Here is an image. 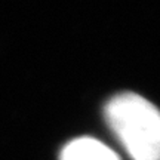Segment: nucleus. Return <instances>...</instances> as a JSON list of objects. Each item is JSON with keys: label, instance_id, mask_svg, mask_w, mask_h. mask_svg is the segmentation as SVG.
I'll return each instance as SVG.
<instances>
[{"label": "nucleus", "instance_id": "nucleus-1", "mask_svg": "<svg viewBox=\"0 0 160 160\" xmlns=\"http://www.w3.org/2000/svg\"><path fill=\"white\" fill-rule=\"evenodd\" d=\"M105 119L132 160H160V110L137 93H120L105 105Z\"/></svg>", "mask_w": 160, "mask_h": 160}, {"label": "nucleus", "instance_id": "nucleus-2", "mask_svg": "<svg viewBox=\"0 0 160 160\" xmlns=\"http://www.w3.org/2000/svg\"><path fill=\"white\" fill-rule=\"evenodd\" d=\"M59 160H120L113 150L98 139L77 138L62 148Z\"/></svg>", "mask_w": 160, "mask_h": 160}]
</instances>
